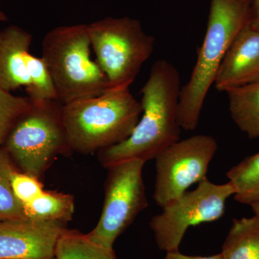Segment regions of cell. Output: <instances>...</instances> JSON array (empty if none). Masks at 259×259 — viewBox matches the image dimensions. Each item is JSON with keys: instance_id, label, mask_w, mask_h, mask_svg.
Here are the masks:
<instances>
[{"instance_id": "cell-1", "label": "cell", "mask_w": 259, "mask_h": 259, "mask_svg": "<svg viewBox=\"0 0 259 259\" xmlns=\"http://www.w3.org/2000/svg\"><path fill=\"white\" fill-rule=\"evenodd\" d=\"M180 74L169 61L154 62L147 81L141 89V118L128 139L99 151L105 168L120 162L155 159L167 147L180 141L178 107Z\"/></svg>"}, {"instance_id": "cell-2", "label": "cell", "mask_w": 259, "mask_h": 259, "mask_svg": "<svg viewBox=\"0 0 259 259\" xmlns=\"http://www.w3.org/2000/svg\"><path fill=\"white\" fill-rule=\"evenodd\" d=\"M252 0H211L207 30L189 81L181 88L178 118L182 129L193 131L209 88L238 32L249 22Z\"/></svg>"}, {"instance_id": "cell-3", "label": "cell", "mask_w": 259, "mask_h": 259, "mask_svg": "<svg viewBox=\"0 0 259 259\" xmlns=\"http://www.w3.org/2000/svg\"><path fill=\"white\" fill-rule=\"evenodd\" d=\"M141 114V102L127 89L63 105L61 120L70 149L91 153L128 139Z\"/></svg>"}, {"instance_id": "cell-4", "label": "cell", "mask_w": 259, "mask_h": 259, "mask_svg": "<svg viewBox=\"0 0 259 259\" xmlns=\"http://www.w3.org/2000/svg\"><path fill=\"white\" fill-rule=\"evenodd\" d=\"M90 47L86 24L56 27L42 39V58L63 105L110 91L106 76L90 57Z\"/></svg>"}, {"instance_id": "cell-5", "label": "cell", "mask_w": 259, "mask_h": 259, "mask_svg": "<svg viewBox=\"0 0 259 259\" xmlns=\"http://www.w3.org/2000/svg\"><path fill=\"white\" fill-rule=\"evenodd\" d=\"M96 62L106 76L110 91L129 89L154 49V37L141 22L129 17H107L88 25Z\"/></svg>"}, {"instance_id": "cell-6", "label": "cell", "mask_w": 259, "mask_h": 259, "mask_svg": "<svg viewBox=\"0 0 259 259\" xmlns=\"http://www.w3.org/2000/svg\"><path fill=\"white\" fill-rule=\"evenodd\" d=\"M62 107L58 100L32 103L15 122L3 148L20 171L39 178L58 153L70 149Z\"/></svg>"}, {"instance_id": "cell-7", "label": "cell", "mask_w": 259, "mask_h": 259, "mask_svg": "<svg viewBox=\"0 0 259 259\" xmlns=\"http://www.w3.org/2000/svg\"><path fill=\"white\" fill-rule=\"evenodd\" d=\"M146 162L131 159L109 167L105 197L100 221L86 234L90 241L113 249L117 238L148 207L143 168Z\"/></svg>"}, {"instance_id": "cell-8", "label": "cell", "mask_w": 259, "mask_h": 259, "mask_svg": "<svg viewBox=\"0 0 259 259\" xmlns=\"http://www.w3.org/2000/svg\"><path fill=\"white\" fill-rule=\"evenodd\" d=\"M234 194L229 182L217 185L207 178L199 182L195 190L187 191L151 219L150 227L158 248L166 252L179 250L187 229L221 219L227 200Z\"/></svg>"}, {"instance_id": "cell-9", "label": "cell", "mask_w": 259, "mask_h": 259, "mask_svg": "<svg viewBox=\"0 0 259 259\" xmlns=\"http://www.w3.org/2000/svg\"><path fill=\"white\" fill-rule=\"evenodd\" d=\"M211 136L197 135L177 141L156 156L153 198L164 208L194 184L207 178L209 163L218 151Z\"/></svg>"}, {"instance_id": "cell-10", "label": "cell", "mask_w": 259, "mask_h": 259, "mask_svg": "<svg viewBox=\"0 0 259 259\" xmlns=\"http://www.w3.org/2000/svg\"><path fill=\"white\" fill-rule=\"evenodd\" d=\"M64 223L0 221V259H55Z\"/></svg>"}, {"instance_id": "cell-11", "label": "cell", "mask_w": 259, "mask_h": 259, "mask_svg": "<svg viewBox=\"0 0 259 259\" xmlns=\"http://www.w3.org/2000/svg\"><path fill=\"white\" fill-rule=\"evenodd\" d=\"M259 81V27L248 22L232 42L221 63L214 88L227 92Z\"/></svg>"}, {"instance_id": "cell-12", "label": "cell", "mask_w": 259, "mask_h": 259, "mask_svg": "<svg viewBox=\"0 0 259 259\" xmlns=\"http://www.w3.org/2000/svg\"><path fill=\"white\" fill-rule=\"evenodd\" d=\"M32 36L24 29L12 25L0 30V88L11 93L31 85L30 53Z\"/></svg>"}, {"instance_id": "cell-13", "label": "cell", "mask_w": 259, "mask_h": 259, "mask_svg": "<svg viewBox=\"0 0 259 259\" xmlns=\"http://www.w3.org/2000/svg\"><path fill=\"white\" fill-rule=\"evenodd\" d=\"M233 122L250 139L259 138V81L227 92Z\"/></svg>"}, {"instance_id": "cell-14", "label": "cell", "mask_w": 259, "mask_h": 259, "mask_svg": "<svg viewBox=\"0 0 259 259\" xmlns=\"http://www.w3.org/2000/svg\"><path fill=\"white\" fill-rule=\"evenodd\" d=\"M221 254L223 259H259V218L233 219Z\"/></svg>"}, {"instance_id": "cell-15", "label": "cell", "mask_w": 259, "mask_h": 259, "mask_svg": "<svg viewBox=\"0 0 259 259\" xmlns=\"http://www.w3.org/2000/svg\"><path fill=\"white\" fill-rule=\"evenodd\" d=\"M23 208L27 219L30 221L64 223L74 214V198L69 194L44 191Z\"/></svg>"}, {"instance_id": "cell-16", "label": "cell", "mask_w": 259, "mask_h": 259, "mask_svg": "<svg viewBox=\"0 0 259 259\" xmlns=\"http://www.w3.org/2000/svg\"><path fill=\"white\" fill-rule=\"evenodd\" d=\"M55 259L117 258L114 249L96 244L79 232L65 229L56 244Z\"/></svg>"}, {"instance_id": "cell-17", "label": "cell", "mask_w": 259, "mask_h": 259, "mask_svg": "<svg viewBox=\"0 0 259 259\" xmlns=\"http://www.w3.org/2000/svg\"><path fill=\"white\" fill-rule=\"evenodd\" d=\"M235 190L234 198L250 205L259 199V152L247 156L227 172Z\"/></svg>"}, {"instance_id": "cell-18", "label": "cell", "mask_w": 259, "mask_h": 259, "mask_svg": "<svg viewBox=\"0 0 259 259\" xmlns=\"http://www.w3.org/2000/svg\"><path fill=\"white\" fill-rule=\"evenodd\" d=\"M15 163L4 148L0 149V221L27 220L23 206L15 197L11 177Z\"/></svg>"}, {"instance_id": "cell-19", "label": "cell", "mask_w": 259, "mask_h": 259, "mask_svg": "<svg viewBox=\"0 0 259 259\" xmlns=\"http://www.w3.org/2000/svg\"><path fill=\"white\" fill-rule=\"evenodd\" d=\"M31 105L28 97L15 96L0 88V149L15 122Z\"/></svg>"}, {"instance_id": "cell-20", "label": "cell", "mask_w": 259, "mask_h": 259, "mask_svg": "<svg viewBox=\"0 0 259 259\" xmlns=\"http://www.w3.org/2000/svg\"><path fill=\"white\" fill-rule=\"evenodd\" d=\"M11 187L15 197L23 206L30 203L44 191L38 178L18 169L12 175Z\"/></svg>"}, {"instance_id": "cell-21", "label": "cell", "mask_w": 259, "mask_h": 259, "mask_svg": "<svg viewBox=\"0 0 259 259\" xmlns=\"http://www.w3.org/2000/svg\"><path fill=\"white\" fill-rule=\"evenodd\" d=\"M164 259H223L222 254L210 255V256H195V255H187L177 251L166 252Z\"/></svg>"}, {"instance_id": "cell-22", "label": "cell", "mask_w": 259, "mask_h": 259, "mask_svg": "<svg viewBox=\"0 0 259 259\" xmlns=\"http://www.w3.org/2000/svg\"><path fill=\"white\" fill-rule=\"evenodd\" d=\"M250 21L253 25L259 27V0H252Z\"/></svg>"}, {"instance_id": "cell-23", "label": "cell", "mask_w": 259, "mask_h": 259, "mask_svg": "<svg viewBox=\"0 0 259 259\" xmlns=\"http://www.w3.org/2000/svg\"><path fill=\"white\" fill-rule=\"evenodd\" d=\"M252 209H253V212L255 213V215L259 218V199L258 200L255 201L253 203L250 204Z\"/></svg>"}, {"instance_id": "cell-24", "label": "cell", "mask_w": 259, "mask_h": 259, "mask_svg": "<svg viewBox=\"0 0 259 259\" xmlns=\"http://www.w3.org/2000/svg\"><path fill=\"white\" fill-rule=\"evenodd\" d=\"M7 20H8L7 15L3 13V12H0V21H7Z\"/></svg>"}, {"instance_id": "cell-25", "label": "cell", "mask_w": 259, "mask_h": 259, "mask_svg": "<svg viewBox=\"0 0 259 259\" xmlns=\"http://www.w3.org/2000/svg\"><path fill=\"white\" fill-rule=\"evenodd\" d=\"M0 3H1V0H0Z\"/></svg>"}]
</instances>
